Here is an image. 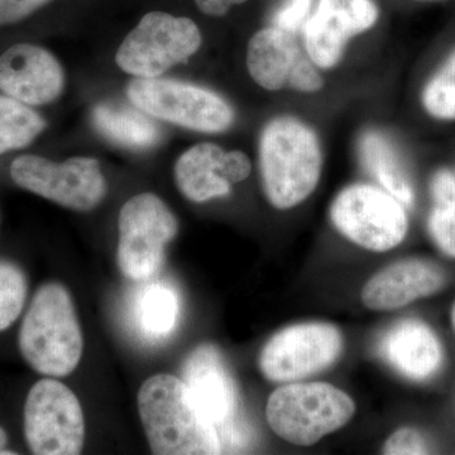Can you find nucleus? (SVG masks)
Wrapping results in <instances>:
<instances>
[{"label":"nucleus","mask_w":455,"mask_h":455,"mask_svg":"<svg viewBox=\"0 0 455 455\" xmlns=\"http://www.w3.org/2000/svg\"><path fill=\"white\" fill-rule=\"evenodd\" d=\"M65 86L61 65L49 51L18 44L0 56V90L27 106L52 103Z\"/></svg>","instance_id":"13"},{"label":"nucleus","mask_w":455,"mask_h":455,"mask_svg":"<svg viewBox=\"0 0 455 455\" xmlns=\"http://www.w3.org/2000/svg\"><path fill=\"white\" fill-rule=\"evenodd\" d=\"M25 436L33 454L82 453L85 420L73 390L52 377L35 383L26 400Z\"/></svg>","instance_id":"9"},{"label":"nucleus","mask_w":455,"mask_h":455,"mask_svg":"<svg viewBox=\"0 0 455 455\" xmlns=\"http://www.w3.org/2000/svg\"><path fill=\"white\" fill-rule=\"evenodd\" d=\"M379 350L397 372L412 381L430 379L442 366V344L420 320H403L392 326L383 335Z\"/></svg>","instance_id":"17"},{"label":"nucleus","mask_w":455,"mask_h":455,"mask_svg":"<svg viewBox=\"0 0 455 455\" xmlns=\"http://www.w3.org/2000/svg\"><path fill=\"white\" fill-rule=\"evenodd\" d=\"M445 283L444 269L431 260H400L383 268L364 284L362 301L371 310L400 309L434 295Z\"/></svg>","instance_id":"14"},{"label":"nucleus","mask_w":455,"mask_h":455,"mask_svg":"<svg viewBox=\"0 0 455 455\" xmlns=\"http://www.w3.org/2000/svg\"><path fill=\"white\" fill-rule=\"evenodd\" d=\"M355 403L346 392L323 382L290 383L272 392L266 418L281 439L310 447L349 423Z\"/></svg>","instance_id":"4"},{"label":"nucleus","mask_w":455,"mask_h":455,"mask_svg":"<svg viewBox=\"0 0 455 455\" xmlns=\"http://www.w3.org/2000/svg\"><path fill=\"white\" fill-rule=\"evenodd\" d=\"M137 403L152 453H221L217 427L179 377L167 373L149 377L140 386Z\"/></svg>","instance_id":"2"},{"label":"nucleus","mask_w":455,"mask_h":455,"mask_svg":"<svg viewBox=\"0 0 455 455\" xmlns=\"http://www.w3.org/2000/svg\"><path fill=\"white\" fill-rule=\"evenodd\" d=\"M315 0H283L272 17L271 25L300 37L302 27L313 12Z\"/></svg>","instance_id":"26"},{"label":"nucleus","mask_w":455,"mask_h":455,"mask_svg":"<svg viewBox=\"0 0 455 455\" xmlns=\"http://www.w3.org/2000/svg\"><path fill=\"white\" fill-rule=\"evenodd\" d=\"M431 208L427 232L443 253L455 259V175L449 169L435 171L430 180Z\"/></svg>","instance_id":"21"},{"label":"nucleus","mask_w":455,"mask_h":455,"mask_svg":"<svg viewBox=\"0 0 455 455\" xmlns=\"http://www.w3.org/2000/svg\"><path fill=\"white\" fill-rule=\"evenodd\" d=\"M329 218L344 238L372 252L396 248L409 232L407 206L368 182L341 188L331 202Z\"/></svg>","instance_id":"5"},{"label":"nucleus","mask_w":455,"mask_h":455,"mask_svg":"<svg viewBox=\"0 0 455 455\" xmlns=\"http://www.w3.org/2000/svg\"><path fill=\"white\" fill-rule=\"evenodd\" d=\"M116 263L123 276L147 281L156 276L166 259V248L179 233V221L155 194L131 197L118 220Z\"/></svg>","instance_id":"7"},{"label":"nucleus","mask_w":455,"mask_h":455,"mask_svg":"<svg viewBox=\"0 0 455 455\" xmlns=\"http://www.w3.org/2000/svg\"><path fill=\"white\" fill-rule=\"evenodd\" d=\"M226 149L217 143L191 147L175 164V181L180 193L193 203H206L229 196L232 185L223 176Z\"/></svg>","instance_id":"19"},{"label":"nucleus","mask_w":455,"mask_h":455,"mask_svg":"<svg viewBox=\"0 0 455 455\" xmlns=\"http://www.w3.org/2000/svg\"><path fill=\"white\" fill-rule=\"evenodd\" d=\"M18 344L27 363L44 376L61 379L76 370L83 357V331L64 284L49 283L38 289L20 325Z\"/></svg>","instance_id":"3"},{"label":"nucleus","mask_w":455,"mask_h":455,"mask_svg":"<svg viewBox=\"0 0 455 455\" xmlns=\"http://www.w3.org/2000/svg\"><path fill=\"white\" fill-rule=\"evenodd\" d=\"M51 2L52 0H0V27L20 22Z\"/></svg>","instance_id":"28"},{"label":"nucleus","mask_w":455,"mask_h":455,"mask_svg":"<svg viewBox=\"0 0 455 455\" xmlns=\"http://www.w3.org/2000/svg\"><path fill=\"white\" fill-rule=\"evenodd\" d=\"M355 151L362 167L376 185L400 200L407 208L415 202L411 178L394 139L379 128H366L357 137Z\"/></svg>","instance_id":"18"},{"label":"nucleus","mask_w":455,"mask_h":455,"mask_svg":"<svg viewBox=\"0 0 455 455\" xmlns=\"http://www.w3.org/2000/svg\"><path fill=\"white\" fill-rule=\"evenodd\" d=\"M202 44V31L190 18L151 12L128 33L116 51V61L124 73L154 79L188 61Z\"/></svg>","instance_id":"8"},{"label":"nucleus","mask_w":455,"mask_h":455,"mask_svg":"<svg viewBox=\"0 0 455 455\" xmlns=\"http://www.w3.org/2000/svg\"><path fill=\"white\" fill-rule=\"evenodd\" d=\"M245 2L248 0H196L199 11L209 17L226 16L230 9Z\"/></svg>","instance_id":"30"},{"label":"nucleus","mask_w":455,"mask_h":455,"mask_svg":"<svg viewBox=\"0 0 455 455\" xmlns=\"http://www.w3.org/2000/svg\"><path fill=\"white\" fill-rule=\"evenodd\" d=\"M305 55L299 36L268 25L248 42L245 66L251 79L265 92H289L293 73Z\"/></svg>","instance_id":"16"},{"label":"nucleus","mask_w":455,"mask_h":455,"mask_svg":"<svg viewBox=\"0 0 455 455\" xmlns=\"http://www.w3.org/2000/svg\"><path fill=\"white\" fill-rule=\"evenodd\" d=\"M92 122L104 137L128 148H149L161 137L156 123L140 109L100 104L92 112Z\"/></svg>","instance_id":"20"},{"label":"nucleus","mask_w":455,"mask_h":455,"mask_svg":"<svg viewBox=\"0 0 455 455\" xmlns=\"http://www.w3.org/2000/svg\"><path fill=\"white\" fill-rule=\"evenodd\" d=\"M383 453L397 454H427L429 445L423 434L414 427H403L395 431L383 445Z\"/></svg>","instance_id":"27"},{"label":"nucleus","mask_w":455,"mask_h":455,"mask_svg":"<svg viewBox=\"0 0 455 455\" xmlns=\"http://www.w3.org/2000/svg\"><path fill=\"white\" fill-rule=\"evenodd\" d=\"M343 350V335L328 323H304L271 338L259 355V370L272 382H293L331 364Z\"/></svg>","instance_id":"12"},{"label":"nucleus","mask_w":455,"mask_h":455,"mask_svg":"<svg viewBox=\"0 0 455 455\" xmlns=\"http://www.w3.org/2000/svg\"><path fill=\"white\" fill-rule=\"evenodd\" d=\"M425 116L443 124L455 123V46L427 77L419 94Z\"/></svg>","instance_id":"22"},{"label":"nucleus","mask_w":455,"mask_h":455,"mask_svg":"<svg viewBox=\"0 0 455 455\" xmlns=\"http://www.w3.org/2000/svg\"><path fill=\"white\" fill-rule=\"evenodd\" d=\"M251 172L252 161L247 154L239 149L226 151L223 157V176L232 187L250 178Z\"/></svg>","instance_id":"29"},{"label":"nucleus","mask_w":455,"mask_h":455,"mask_svg":"<svg viewBox=\"0 0 455 455\" xmlns=\"http://www.w3.org/2000/svg\"><path fill=\"white\" fill-rule=\"evenodd\" d=\"M127 94L137 109L187 130L224 133L235 124V112L229 101L204 86L161 76L136 77Z\"/></svg>","instance_id":"6"},{"label":"nucleus","mask_w":455,"mask_h":455,"mask_svg":"<svg viewBox=\"0 0 455 455\" xmlns=\"http://www.w3.org/2000/svg\"><path fill=\"white\" fill-rule=\"evenodd\" d=\"M324 158V143L315 125L293 113L269 118L259 137L260 185L269 205L290 211L313 196Z\"/></svg>","instance_id":"1"},{"label":"nucleus","mask_w":455,"mask_h":455,"mask_svg":"<svg viewBox=\"0 0 455 455\" xmlns=\"http://www.w3.org/2000/svg\"><path fill=\"white\" fill-rule=\"evenodd\" d=\"M8 436L3 427H0V454H16L13 451H5L7 447Z\"/></svg>","instance_id":"31"},{"label":"nucleus","mask_w":455,"mask_h":455,"mask_svg":"<svg viewBox=\"0 0 455 455\" xmlns=\"http://www.w3.org/2000/svg\"><path fill=\"white\" fill-rule=\"evenodd\" d=\"M46 125L40 114L27 104L0 95V155L31 145Z\"/></svg>","instance_id":"23"},{"label":"nucleus","mask_w":455,"mask_h":455,"mask_svg":"<svg viewBox=\"0 0 455 455\" xmlns=\"http://www.w3.org/2000/svg\"><path fill=\"white\" fill-rule=\"evenodd\" d=\"M419 2H440V0H419Z\"/></svg>","instance_id":"33"},{"label":"nucleus","mask_w":455,"mask_h":455,"mask_svg":"<svg viewBox=\"0 0 455 455\" xmlns=\"http://www.w3.org/2000/svg\"><path fill=\"white\" fill-rule=\"evenodd\" d=\"M181 379L215 427L233 418L236 388L217 347L212 344L196 347L182 363Z\"/></svg>","instance_id":"15"},{"label":"nucleus","mask_w":455,"mask_h":455,"mask_svg":"<svg viewBox=\"0 0 455 455\" xmlns=\"http://www.w3.org/2000/svg\"><path fill=\"white\" fill-rule=\"evenodd\" d=\"M27 292L25 272L9 260H0V331L8 329L20 315Z\"/></svg>","instance_id":"25"},{"label":"nucleus","mask_w":455,"mask_h":455,"mask_svg":"<svg viewBox=\"0 0 455 455\" xmlns=\"http://www.w3.org/2000/svg\"><path fill=\"white\" fill-rule=\"evenodd\" d=\"M11 176L18 187L70 211H92L107 196L100 164L92 157L59 164L40 156H20L12 164Z\"/></svg>","instance_id":"10"},{"label":"nucleus","mask_w":455,"mask_h":455,"mask_svg":"<svg viewBox=\"0 0 455 455\" xmlns=\"http://www.w3.org/2000/svg\"><path fill=\"white\" fill-rule=\"evenodd\" d=\"M379 20L376 0H316L301 29L302 47L320 70L329 73L339 68L352 42L372 31Z\"/></svg>","instance_id":"11"},{"label":"nucleus","mask_w":455,"mask_h":455,"mask_svg":"<svg viewBox=\"0 0 455 455\" xmlns=\"http://www.w3.org/2000/svg\"><path fill=\"white\" fill-rule=\"evenodd\" d=\"M451 323H453V326L455 329V302H454L453 309H451Z\"/></svg>","instance_id":"32"},{"label":"nucleus","mask_w":455,"mask_h":455,"mask_svg":"<svg viewBox=\"0 0 455 455\" xmlns=\"http://www.w3.org/2000/svg\"><path fill=\"white\" fill-rule=\"evenodd\" d=\"M180 313L178 295L164 284H152L140 300V326L155 337H166L175 328Z\"/></svg>","instance_id":"24"}]
</instances>
